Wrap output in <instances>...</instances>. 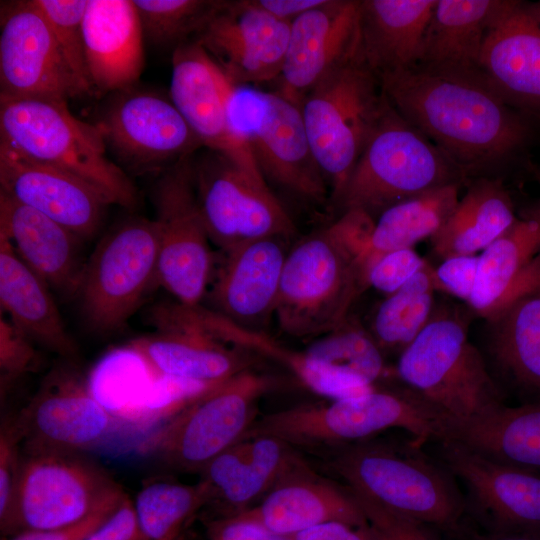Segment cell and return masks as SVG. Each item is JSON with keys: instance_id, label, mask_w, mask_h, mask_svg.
Segmentation results:
<instances>
[{"instance_id": "obj_7", "label": "cell", "mask_w": 540, "mask_h": 540, "mask_svg": "<svg viewBox=\"0 0 540 540\" xmlns=\"http://www.w3.org/2000/svg\"><path fill=\"white\" fill-rule=\"evenodd\" d=\"M440 413L408 389H379L323 405H300L255 420L244 439L270 436L288 445L341 447L399 428L423 444L435 440Z\"/></svg>"}, {"instance_id": "obj_5", "label": "cell", "mask_w": 540, "mask_h": 540, "mask_svg": "<svg viewBox=\"0 0 540 540\" xmlns=\"http://www.w3.org/2000/svg\"><path fill=\"white\" fill-rule=\"evenodd\" d=\"M396 377L441 415L468 418L504 404V394L468 339L461 311L437 306L400 354Z\"/></svg>"}, {"instance_id": "obj_27", "label": "cell", "mask_w": 540, "mask_h": 540, "mask_svg": "<svg viewBox=\"0 0 540 540\" xmlns=\"http://www.w3.org/2000/svg\"><path fill=\"white\" fill-rule=\"evenodd\" d=\"M242 512L286 537L332 521L357 528L366 525L351 491L321 478L307 464L285 476L256 505Z\"/></svg>"}, {"instance_id": "obj_8", "label": "cell", "mask_w": 540, "mask_h": 540, "mask_svg": "<svg viewBox=\"0 0 540 540\" xmlns=\"http://www.w3.org/2000/svg\"><path fill=\"white\" fill-rule=\"evenodd\" d=\"M388 99L361 53L328 74L303 99L309 142L334 201L378 127Z\"/></svg>"}, {"instance_id": "obj_16", "label": "cell", "mask_w": 540, "mask_h": 540, "mask_svg": "<svg viewBox=\"0 0 540 540\" xmlns=\"http://www.w3.org/2000/svg\"><path fill=\"white\" fill-rule=\"evenodd\" d=\"M134 173L163 172L204 148L170 98L134 86L112 93L95 123Z\"/></svg>"}, {"instance_id": "obj_41", "label": "cell", "mask_w": 540, "mask_h": 540, "mask_svg": "<svg viewBox=\"0 0 540 540\" xmlns=\"http://www.w3.org/2000/svg\"><path fill=\"white\" fill-rule=\"evenodd\" d=\"M144 40L172 52L194 39L222 7L224 0H133Z\"/></svg>"}, {"instance_id": "obj_9", "label": "cell", "mask_w": 540, "mask_h": 540, "mask_svg": "<svg viewBox=\"0 0 540 540\" xmlns=\"http://www.w3.org/2000/svg\"><path fill=\"white\" fill-rule=\"evenodd\" d=\"M280 381L252 369L212 387L133 448L142 455L185 472H199L241 441L255 421L258 400Z\"/></svg>"}, {"instance_id": "obj_4", "label": "cell", "mask_w": 540, "mask_h": 540, "mask_svg": "<svg viewBox=\"0 0 540 540\" xmlns=\"http://www.w3.org/2000/svg\"><path fill=\"white\" fill-rule=\"evenodd\" d=\"M421 445L367 439L339 447L329 466L352 493L425 524L453 526L462 497L451 472Z\"/></svg>"}, {"instance_id": "obj_38", "label": "cell", "mask_w": 540, "mask_h": 540, "mask_svg": "<svg viewBox=\"0 0 540 540\" xmlns=\"http://www.w3.org/2000/svg\"><path fill=\"white\" fill-rule=\"evenodd\" d=\"M462 188L461 184L443 186L383 211L375 221L367 250L361 259L366 280L371 266L384 254L413 248L419 241L432 238L450 217Z\"/></svg>"}, {"instance_id": "obj_17", "label": "cell", "mask_w": 540, "mask_h": 540, "mask_svg": "<svg viewBox=\"0 0 540 540\" xmlns=\"http://www.w3.org/2000/svg\"><path fill=\"white\" fill-rule=\"evenodd\" d=\"M81 95L35 0L2 2L0 96L68 102Z\"/></svg>"}, {"instance_id": "obj_43", "label": "cell", "mask_w": 540, "mask_h": 540, "mask_svg": "<svg viewBox=\"0 0 540 540\" xmlns=\"http://www.w3.org/2000/svg\"><path fill=\"white\" fill-rule=\"evenodd\" d=\"M304 351L317 362L374 386L388 374L383 351L372 335L348 321L317 337Z\"/></svg>"}, {"instance_id": "obj_15", "label": "cell", "mask_w": 540, "mask_h": 540, "mask_svg": "<svg viewBox=\"0 0 540 540\" xmlns=\"http://www.w3.org/2000/svg\"><path fill=\"white\" fill-rule=\"evenodd\" d=\"M192 156L163 171L153 190L158 228L156 283L187 306L200 305L213 267L211 240L194 186Z\"/></svg>"}, {"instance_id": "obj_56", "label": "cell", "mask_w": 540, "mask_h": 540, "mask_svg": "<svg viewBox=\"0 0 540 540\" xmlns=\"http://www.w3.org/2000/svg\"><path fill=\"white\" fill-rule=\"evenodd\" d=\"M526 211L536 215L540 218V199L536 201L531 207L527 208Z\"/></svg>"}, {"instance_id": "obj_50", "label": "cell", "mask_w": 540, "mask_h": 540, "mask_svg": "<svg viewBox=\"0 0 540 540\" xmlns=\"http://www.w3.org/2000/svg\"><path fill=\"white\" fill-rule=\"evenodd\" d=\"M478 264L479 254L442 260L433 271L436 291L445 292L468 303L475 288Z\"/></svg>"}, {"instance_id": "obj_2", "label": "cell", "mask_w": 540, "mask_h": 540, "mask_svg": "<svg viewBox=\"0 0 540 540\" xmlns=\"http://www.w3.org/2000/svg\"><path fill=\"white\" fill-rule=\"evenodd\" d=\"M374 225L361 210L345 211L289 250L275 310L286 334L319 337L347 321L352 304L368 288L360 261Z\"/></svg>"}, {"instance_id": "obj_47", "label": "cell", "mask_w": 540, "mask_h": 540, "mask_svg": "<svg viewBox=\"0 0 540 540\" xmlns=\"http://www.w3.org/2000/svg\"><path fill=\"white\" fill-rule=\"evenodd\" d=\"M428 262L413 248H404L381 256L368 272V287L386 296L397 291Z\"/></svg>"}, {"instance_id": "obj_24", "label": "cell", "mask_w": 540, "mask_h": 540, "mask_svg": "<svg viewBox=\"0 0 540 540\" xmlns=\"http://www.w3.org/2000/svg\"><path fill=\"white\" fill-rule=\"evenodd\" d=\"M0 191L81 239L93 236L110 202L82 180L0 144Z\"/></svg>"}, {"instance_id": "obj_40", "label": "cell", "mask_w": 540, "mask_h": 540, "mask_svg": "<svg viewBox=\"0 0 540 540\" xmlns=\"http://www.w3.org/2000/svg\"><path fill=\"white\" fill-rule=\"evenodd\" d=\"M433 271L434 267L427 263L377 307L371 335L382 351L400 354L431 319L436 307Z\"/></svg>"}, {"instance_id": "obj_45", "label": "cell", "mask_w": 540, "mask_h": 540, "mask_svg": "<svg viewBox=\"0 0 540 540\" xmlns=\"http://www.w3.org/2000/svg\"><path fill=\"white\" fill-rule=\"evenodd\" d=\"M33 343L10 319L1 315L0 391L2 399L19 379L37 371L41 366V356Z\"/></svg>"}, {"instance_id": "obj_31", "label": "cell", "mask_w": 540, "mask_h": 540, "mask_svg": "<svg viewBox=\"0 0 540 540\" xmlns=\"http://www.w3.org/2000/svg\"><path fill=\"white\" fill-rule=\"evenodd\" d=\"M509 0H437L416 67L437 73L481 77L486 35Z\"/></svg>"}, {"instance_id": "obj_52", "label": "cell", "mask_w": 540, "mask_h": 540, "mask_svg": "<svg viewBox=\"0 0 540 540\" xmlns=\"http://www.w3.org/2000/svg\"><path fill=\"white\" fill-rule=\"evenodd\" d=\"M83 540H143L131 499L125 495L114 513Z\"/></svg>"}, {"instance_id": "obj_21", "label": "cell", "mask_w": 540, "mask_h": 540, "mask_svg": "<svg viewBox=\"0 0 540 540\" xmlns=\"http://www.w3.org/2000/svg\"><path fill=\"white\" fill-rule=\"evenodd\" d=\"M360 0H326L291 22L277 93L301 105L328 74L360 53Z\"/></svg>"}, {"instance_id": "obj_12", "label": "cell", "mask_w": 540, "mask_h": 540, "mask_svg": "<svg viewBox=\"0 0 540 540\" xmlns=\"http://www.w3.org/2000/svg\"><path fill=\"white\" fill-rule=\"evenodd\" d=\"M230 117L266 182L311 202L327 199V181L312 151L299 105L277 92L245 93L235 86Z\"/></svg>"}, {"instance_id": "obj_54", "label": "cell", "mask_w": 540, "mask_h": 540, "mask_svg": "<svg viewBox=\"0 0 540 540\" xmlns=\"http://www.w3.org/2000/svg\"><path fill=\"white\" fill-rule=\"evenodd\" d=\"M276 19L291 23L304 13L319 7L326 0H252Z\"/></svg>"}, {"instance_id": "obj_3", "label": "cell", "mask_w": 540, "mask_h": 540, "mask_svg": "<svg viewBox=\"0 0 540 540\" xmlns=\"http://www.w3.org/2000/svg\"><path fill=\"white\" fill-rule=\"evenodd\" d=\"M0 144L82 180L110 204L137 203L133 182L107 157L98 126L75 117L67 102L0 96Z\"/></svg>"}, {"instance_id": "obj_37", "label": "cell", "mask_w": 540, "mask_h": 540, "mask_svg": "<svg viewBox=\"0 0 540 540\" xmlns=\"http://www.w3.org/2000/svg\"><path fill=\"white\" fill-rule=\"evenodd\" d=\"M189 310L193 319L208 332L228 344L283 365L315 394L335 400L363 395L376 388L317 362L305 351L285 347L261 330L238 325L212 309L196 305Z\"/></svg>"}, {"instance_id": "obj_18", "label": "cell", "mask_w": 540, "mask_h": 540, "mask_svg": "<svg viewBox=\"0 0 540 540\" xmlns=\"http://www.w3.org/2000/svg\"><path fill=\"white\" fill-rule=\"evenodd\" d=\"M156 331L132 340L154 375L218 384L250 368L245 350L228 344L199 325L179 302L162 303L149 313Z\"/></svg>"}, {"instance_id": "obj_26", "label": "cell", "mask_w": 540, "mask_h": 540, "mask_svg": "<svg viewBox=\"0 0 540 540\" xmlns=\"http://www.w3.org/2000/svg\"><path fill=\"white\" fill-rule=\"evenodd\" d=\"M305 464L287 443L257 436L226 449L200 474L210 488L209 505H216L218 517L253 507L285 476Z\"/></svg>"}, {"instance_id": "obj_53", "label": "cell", "mask_w": 540, "mask_h": 540, "mask_svg": "<svg viewBox=\"0 0 540 540\" xmlns=\"http://www.w3.org/2000/svg\"><path fill=\"white\" fill-rule=\"evenodd\" d=\"M289 538L290 540H370L365 526L357 528L337 521L311 527Z\"/></svg>"}, {"instance_id": "obj_11", "label": "cell", "mask_w": 540, "mask_h": 540, "mask_svg": "<svg viewBox=\"0 0 540 540\" xmlns=\"http://www.w3.org/2000/svg\"><path fill=\"white\" fill-rule=\"evenodd\" d=\"M155 220L131 218L111 229L86 260L75 295L84 319L100 333L122 327L157 285Z\"/></svg>"}, {"instance_id": "obj_57", "label": "cell", "mask_w": 540, "mask_h": 540, "mask_svg": "<svg viewBox=\"0 0 540 540\" xmlns=\"http://www.w3.org/2000/svg\"><path fill=\"white\" fill-rule=\"evenodd\" d=\"M537 177H538V180L540 181V167H539V169L537 171Z\"/></svg>"}, {"instance_id": "obj_1", "label": "cell", "mask_w": 540, "mask_h": 540, "mask_svg": "<svg viewBox=\"0 0 540 540\" xmlns=\"http://www.w3.org/2000/svg\"><path fill=\"white\" fill-rule=\"evenodd\" d=\"M397 112L470 179H503L532 135L526 116L481 77L416 66L379 77Z\"/></svg>"}, {"instance_id": "obj_46", "label": "cell", "mask_w": 540, "mask_h": 540, "mask_svg": "<svg viewBox=\"0 0 540 540\" xmlns=\"http://www.w3.org/2000/svg\"><path fill=\"white\" fill-rule=\"evenodd\" d=\"M352 494L366 518L365 529L370 540H437L425 523Z\"/></svg>"}, {"instance_id": "obj_10", "label": "cell", "mask_w": 540, "mask_h": 540, "mask_svg": "<svg viewBox=\"0 0 540 540\" xmlns=\"http://www.w3.org/2000/svg\"><path fill=\"white\" fill-rule=\"evenodd\" d=\"M119 488L107 470L80 453L22 451L12 506L0 524L2 535L74 524Z\"/></svg>"}, {"instance_id": "obj_25", "label": "cell", "mask_w": 540, "mask_h": 540, "mask_svg": "<svg viewBox=\"0 0 540 540\" xmlns=\"http://www.w3.org/2000/svg\"><path fill=\"white\" fill-rule=\"evenodd\" d=\"M287 240L266 237L224 251L210 293L212 310L238 325L259 330V325L275 315L289 252Z\"/></svg>"}, {"instance_id": "obj_36", "label": "cell", "mask_w": 540, "mask_h": 540, "mask_svg": "<svg viewBox=\"0 0 540 540\" xmlns=\"http://www.w3.org/2000/svg\"><path fill=\"white\" fill-rule=\"evenodd\" d=\"M442 228L430 238L441 260L477 255L518 219L510 191L500 178H474Z\"/></svg>"}, {"instance_id": "obj_29", "label": "cell", "mask_w": 540, "mask_h": 540, "mask_svg": "<svg viewBox=\"0 0 540 540\" xmlns=\"http://www.w3.org/2000/svg\"><path fill=\"white\" fill-rule=\"evenodd\" d=\"M0 236L50 288L65 298L75 297L86 263L83 239L1 191Z\"/></svg>"}, {"instance_id": "obj_55", "label": "cell", "mask_w": 540, "mask_h": 540, "mask_svg": "<svg viewBox=\"0 0 540 540\" xmlns=\"http://www.w3.org/2000/svg\"><path fill=\"white\" fill-rule=\"evenodd\" d=\"M476 540H540V530L494 531Z\"/></svg>"}, {"instance_id": "obj_23", "label": "cell", "mask_w": 540, "mask_h": 540, "mask_svg": "<svg viewBox=\"0 0 540 540\" xmlns=\"http://www.w3.org/2000/svg\"><path fill=\"white\" fill-rule=\"evenodd\" d=\"M444 466L461 479L495 531L540 530V474L439 441Z\"/></svg>"}, {"instance_id": "obj_20", "label": "cell", "mask_w": 540, "mask_h": 540, "mask_svg": "<svg viewBox=\"0 0 540 540\" xmlns=\"http://www.w3.org/2000/svg\"><path fill=\"white\" fill-rule=\"evenodd\" d=\"M291 23L252 0L224 1L194 38L234 86L276 80L284 64Z\"/></svg>"}, {"instance_id": "obj_49", "label": "cell", "mask_w": 540, "mask_h": 540, "mask_svg": "<svg viewBox=\"0 0 540 540\" xmlns=\"http://www.w3.org/2000/svg\"><path fill=\"white\" fill-rule=\"evenodd\" d=\"M125 495L122 487L119 488L88 516L74 524L53 529L23 531L5 540H83L114 513Z\"/></svg>"}, {"instance_id": "obj_14", "label": "cell", "mask_w": 540, "mask_h": 540, "mask_svg": "<svg viewBox=\"0 0 540 540\" xmlns=\"http://www.w3.org/2000/svg\"><path fill=\"white\" fill-rule=\"evenodd\" d=\"M15 421L24 452L82 454L122 436L118 420L94 397L89 381L68 360L46 374Z\"/></svg>"}, {"instance_id": "obj_35", "label": "cell", "mask_w": 540, "mask_h": 540, "mask_svg": "<svg viewBox=\"0 0 540 540\" xmlns=\"http://www.w3.org/2000/svg\"><path fill=\"white\" fill-rule=\"evenodd\" d=\"M0 303L10 321L38 343L65 359L75 357L77 346L68 334L50 287L0 236Z\"/></svg>"}, {"instance_id": "obj_30", "label": "cell", "mask_w": 540, "mask_h": 540, "mask_svg": "<svg viewBox=\"0 0 540 540\" xmlns=\"http://www.w3.org/2000/svg\"><path fill=\"white\" fill-rule=\"evenodd\" d=\"M540 283V218L523 211L479 254L477 279L467 303L486 321Z\"/></svg>"}, {"instance_id": "obj_33", "label": "cell", "mask_w": 540, "mask_h": 540, "mask_svg": "<svg viewBox=\"0 0 540 540\" xmlns=\"http://www.w3.org/2000/svg\"><path fill=\"white\" fill-rule=\"evenodd\" d=\"M437 0H360V50L378 77L416 66Z\"/></svg>"}, {"instance_id": "obj_32", "label": "cell", "mask_w": 540, "mask_h": 540, "mask_svg": "<svg viewBox=\"0 0 540 540\" xmlns=\"http://www.w3.org/2000/svg\"><path fill=\"white\" fill-rule=\"evenodd\" d=\"M435 440L540 474V403L503 404L468 418L440 415Z\"/></svg>"}, {"instance_id": "obj_42", "label": "cell", "mask_w": 540, "mask_h": 540, "mask_svg": "<svg viewBox=\"0 0 540 540\" xmlns=\"http://www.w3.org/2000/svg\"><path fill=\"white\" fill-rule=\"evenodd\" d=\"M143 360L127 348L98 366L89 386L94 397L118 420L123 438L154 378Z\"/></svg>"}, {"instance_id": "obj_44", "label": "cell", "mask_w": 540, "mask_h": 540, "mask_svg": "<svg viewBox=\"0 0 540 540\" xmlns=\"http://www.w3.org/2000/svg\"><path fill=\"white\" fill-rule=\"evenodd\" d=\"M35 2L47 18L59 50L83 95L92 93L83 34V18L88 0Z\"/></svg>"}, {"instance_id": "obj_34", "label": "cell", "mask_w": 540, "mask_h": 540, "mask_svg": "<svg viewBox=\"0 0 540 540\" xmlns=\"http://www.w3.org/2000/svg\"><path fill=\"white\" fill-rule=\"evenodd\" d=\"M487 323L497 372L523 403H540V283Z\"/></svg>"}, {"instance_id": "obj_13", "label": "cell", "mask_w": 540, "mask_h": 540, "mask_svg": "<svg viewBox=\"0 0 540 540\" xmlns=\"http://www.w3.org/2000/svg\"><path fill=\"white\" fill-rule=\"evenodd\" d=\"M192 173L210 240L223 252L249 241L295 234L292 219L267 182L227 156L209 149L195 153Z\"/></svg>"}, {"instance_id": "obj_48", "label": "cell", "mask_w": 540, "mask_h": 540, "mask_svg": "<svg viewBox=\"0 0 540 540\" xmlns=\"http://www.w3.org/2000/svg\"><path fill=\"white\" fill-rule=\"evenodd\" d=\"M20 444L15 416L5 418L0 428V524L8 516L15 494L22 459Z\"/></svg>"}, {"instance_id": "obj_39", "label": "cell", "mask_w": 540, "mask_h": 540, "mask_svg": "<svg viewBox=\"0 0 540 540\" xmlns=\"http://www.w3.org/2000/svg\"><path fill=\"white\" fill-rule=\"evenodd\" d=\"M210 501V488L201 479L194 485L148 482L133 502L143 540H185L192 521Z\"/></svg>"}, {"instance_id": "obj_51", "label": "cell", "mask_w": 540, "mask_h": 540, "mask_svg": "<svg viewBox=\"0 0 540 540\" xmlns=\"http://www.w3.org/2000/svg\"><path fill=\"white\" fill-rule=\"evenodd\" d=\"M208 540H290L276 534L243 512L218 516L206 524Z\"/></svg>"}, {"instance_id": "obj_6", "label": "cell", "mask_w": 540, "mask_h": 540, "mask_svg": "<svg viewBox=\"0 0 540 540\" xmlns=\"http://www.w3.org/2000/svg\"><path fill=\"white\" fill-rule=\"evenodd\" d=\"M468 181L461 169L389 102L333 203L341 213L361 210L375 219L406 199L451 184L465 187Z\"/></svg>"}, {"instance_id": "obj_28", "label": "cell", "mask_w": 540, "mask_h": 540, "mask_svg": "<svg viewBox=\"0 0 540 540\" xmlns=\"http://www.w3.org/2000/svg\"><path fill=\"white\" fill-rule=\"evenodd\" d=\"M83 34L93 92L134 86L144 68V35L134 1L88 0Z\"/></svg>"}, {"instance_id": "obj_22", "label": "cell", "mask_w": 540, "mask_h": 540, "mask_svg": "<svg viewBox=\"0 0 540 540\" xmlns=\"http://www.w3.org/2000/svg\"><path fill=\"white\" fill-rule=\"evenodd\" d=\"M480 69L508 105L540 113V3L508 1L486 35Z\"/></svg>"}, {"instance_id": "obj_19", "label": "cell", "mask_w": 540, "mask_h": 540, "mask_svg": "<svg viewBox=\"0 0 540 540\" xmlns=\"http://www.w3.org/2000/svg\"><path fill=\"white\" fill-rule=\"evenodd\" d=\"M234 87L197 40L172 52L170 100L203 147L227 156L264 179L247 143L231 122Z\"/></svg>"}, {"instance_id": "obj_58", "label": "cell", "mask_w": 540, "mask_h": 540, "mask_svg": "<svg viewBox=\"0 0 540 540\" xmlns=\"http://www.w3.org/2000/svg\"><path fill=\"white\" fill-rule=\"evenodd\" d=\"M540 3V2H539Z\"/></svg>"}]
</instances>
